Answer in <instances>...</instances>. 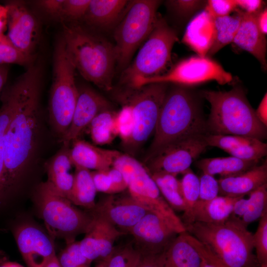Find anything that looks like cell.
<instances>
[{"mask_svg": "<svg viewBox=\"0 0 267 267\" xmlns=\"http://www.w3.org/2000/svg\"><path fill=\"white\" fill-rule=\"evenodd\" d=\"M41 65L33 64L20 76L16 110L4 139V198L19 188L34 162L40 139Z\"/></svg>", "mask_w": 267, "mask_h": 267, "instance_id": "6da1fadb", "label": "cell"}, {"mask_svg": "<svg viewBox=\"0 0 267 267\" xmlns=\"http://www.w3.org/2000/svg\"><path fill=\"white\" fill-rule=\"evenodd\" d=\"M208 134L198 97L187 87L175 85L166 94L145 162L179 140Z\"/></svg>", "mask_w": 267, "mask_h": 267, "instance_id": "7a4b0ae2", "label": "cell"}, {"mask_svg": "<svg viewBox=\"0 0 267 267\" xmlns=\"http://www.w3.org/2000/svg\"><path fill=\"white\" fill-rule=\"evenodd\" d=\"M62 37L75 69L82 76L101 89L111 90L116 64L114 45L75 23L63 24Z\"/></svg>", "mask_w": 267, "mask_h": 267, "instance_id": "3957f363", "label": "cell"}, {"mask_svg": "<svg viewBox=\"0 0 267 267\" xmlns=\"http://www.w3.org/2000/svg\"><path fill=\"white\" fill-rule=\"evenodd\" d=\"M201 94L211 105L207 121L208 134L242 135L262 141L266 138L267 127L258 120L241 88L203 90Z\"/></svg>", "mask_w": 267, "mask_h": 267, "instance_id": "277c9868", "label": "cell"}, {"mask_svg": "<svg viewBox=\"0 0 267 267\" xmlns=\"http://www.w3.org/2000/svg\"><path fill=\"white\" fill-rule=\"evenodd\" d=\"M186 231L207 246L223 267H247L257 259L253 253V233L241 219L230 216L224 222H194Z\"/></svg>", "mask_w": 267, "mask_h": 267, "instance_id": "5b68a950", "label": "cell"}, {"mask_svg": "<svg viewBox=\"0 0 267 267\" xmlns=\"http://www.w3.org/2000/svg\"><path fill=\"white\" fill-rule=\"evenodd\" d=\"M33 199L50 236L63 239L66 244L75 241L78 235L86 233L90 226L93 217L89 212L78 209L46 181L38 185Z\"/></svg>", "mask_w": 267, "mask_h": 267, "instance_id": "8992f818", "label": "cell"}, {"mask_svg": "<svg viewBox=\"0 0 267 267\" xmlns=\"http://www.w3.org/2000/svg\"><path fill=\"white\" fill-rule=\"evenodd\" d=\"M75 70L61 37L54 51L53 80L49 103L50 123L53 131L61 139L71 124L78 98Z\"/></svg>", "mask_w": 267, "mask_h": 267, "instance_id": "52a82bcc", "label": "cell"}, {"mask_svg": "<svg viewBox=\"0 0 267 267\" xmlns=\"http://www.w3.org/2000/svg\"><path fill=\"white\" fill-rule=\"evenodd\" d=\"M113 167L122 174L130 195L141 206L161 218L178 234L186 231L180 218L162 196L145 166L134 156L121 153Z\"/></svg>", "mask_w": 267, "mask_h": 267, "instance_id": "ba28073f", "label": "cell"}, {"mask_svg": "<svg viewBox=\"0 0 267 267\" xmlns=\"http://www.w3.org/2000/svg\"><path fill=\"white\" fill-rule=\"evenodd\" d=\"M161 2L157 0L129 1L123 17L114 31L116 64L125 69L136 49L153 30Z\"/></svg>", "mask_w": 267, "mask_h": 267, "instance_id": "9c48e42d", "label": "cell"}, {"mask_svg": "<svg viewBox=\"0 0 267 267\" xmlns=\"http://www.w3.org/2000/svg\"><path fill=\"white\" fill-rule=\"evenodd\" d=\"M129 89L120 96L123 104L132 111L134 125L131 137L124 146L134 156L154 134L168 84L153 83Z\"/></svg>", "mask_w": 267, "mask_h": 267, "instance_id": "30bf717a", "label": "cell"}, {"mask_svg": "<svg viewBox=\"0 0 267 267\" xmlns=\"http://www.w3.org/2000/svg\"><path fill=\"white\" fill-rule=\"evenodd\" d=\"M178 40L176 32L158 16L134 61L124 70L122 83L130 87L136 80L165 73L171 61L173 46Z\"/></svg>", "mask_w": 267, "mask_h": 267, "instance_id": "8fae6325", "label": "cell"}, {"mask_svg": "<svg viewBox=\"0 0 267 267\" xmlns=\"http://www.w3.org/2000/svg\"><path fill=\"white\" fill-rule=\"evenodd\" d=\"M232 80V75L218 62L209 56L197 55L180 61L161 75L136 80L129 88H137L153 83H172L187 87L210 81L223 85Z\"/></svg>", "mask_w": 267, "mask_h": 267, "instance_id": "7c38bea8", "label": "cell"}, {"mask_svg": "<svg viewBox=\"0 0 267 267\" xmlns=\"http://www.w3.org/2000/svg\"><path fill=\"white\" fill-rule=\"evenodd\" d=\"M205 135L189 136L170 145L146 163L147 170L150 174H183L208 147Z\"/></svg>", "mask_w": 267, "mask_h": 267, "instance_id": "4fadbf2b", "label": "cell"}, {"mask_svg": "<svg viewBox=\"0 0 267 267\" xmlns=\"http://www.w3.org/2000/svg\"><path fill=\"white\" fill-rule=\"evenodd\" d=\"M141 255H157L163 253L178 235L165 222L148 212L128 231Z\"/></svg>", "mask_w": 267, "mask_h": 267, "instance_id": "5bb4252c", "label": "cell"}, {"mask_svg": "<svg viewBox=\"0 0 267 267\" xmlns=\"http://www.w3.org/2000/svg\"><path fill=\"white\" fill-rule=\"evenodd\" d=\"M5 5L7 8V39L22 52L34 56L40 35L36 18L21 1L9 2Z\"/></svg>", "mask_w": 267, "mask_h": 267, "instance_id": "9a60e30c", "label": "cell"}, {"mask_svg": "<svg viewBox=\"0 0 267 267\" xmlns=\"http://www.w3.org/2000/svg\"><path fill=\"white\" fill-rule=\"evenodd\" d=\"M14 236L27 267H44L56 255L51 238L35 225H19L14 229Z\"/></svg>", "mask_w": 267, "mask_h": 267, "instance_id": "2e32d148", "label": "cell"}, {"mask_svg": "<svg viewBox=\"0 0 267 267\" xmlns=\"http://www.w3.org/2000/svg\"><path fill=\"white\" fill-rule=\"evenodd\" d=\"M110 102L91 88H78V98L71 124L61 139L63 143L69 144L79 139L91 121L99 113L111 109Z\"/></svg>", "mask_w": 267, "mask_h": 267, "instance_id": "e0dca14e", "label": "cell"}, {"mask_svg": "<svg viewBox=\"0 0 267 267\" xmlns=\"http://www.w3.org/2000/svg\"><path fill=\"white\" fill-rule=\"evenodd\" d=\"M91 213L106 219L113 225L128 233L148 211L130 195L111 194L89 210Z\"/></svg>", "mask_w": 267, "mask_h": 267, "instance_id": "ac0fdd59", "label": "cell"}, {"mask_svg": "<svg viewBox=\"0 0 267 267\" xmlns=\"http://www.w3.org/2000/svg\"><path fill=\"white\" fill-rule=\"evenodd\" d=\"M89 213L93 217L92 221L85 237L80 241V249L91 262L103 260L113 252L116 239L126 233L118 229L103 217Z\"/></svg>", "mask_w": 267, "mask_h": 267, "instance_id": "d6986e66", "label": "cell"}, {"mask_svg": "<svg viewBox=\"0 0 267 267\" xmlns=\"http://www.w3.org/2000/svg\"><path fill=\"white\" fill-rule=\"evenodd\" d=\"M204 138L208 146L219 148L231 156L241 160L259 161L267 154V143L256 138L210 134Z\"/></svg>", "mask_w": 267, "mask_h": 267, "instance_id": "ffe728a7", "label": "cell"}, {"mask_svg": "<svg viewBox=\"0 0 267 267\" xmlns=\"http://www.w3.org/2000/svg\"><path fill=\"white\" fill-rule=\"evenodd\" d=\"M121 152L102 148L78 139L72 142L70 157L73 166L94 171H105L113 166Z\"/></svg>", "mask_w": 267, "mask_h": 267, "instance_id": "44dd1931", "label": "cell"}, {"mask_svg": "<svg viewBox=\"0 0 267 267\" xmlns=\"http://www.w3.org/2000/svg\"><path fill=\"white\" fill-rule=\"evenodd\" d=\"M237 12L241 21L232 43L254 56L266 69L267 40L266 35L258 28L256 20L258 13L248 14L240 10Z\"/></svg>", "mask_w": 267, "mask_h": 267, "instance_id": "7402d4cb", "label": "cell"}, {"mask_svg": "<svg viewBox=\"0 0 267 267\" xmlns=\"http://www.w3.org/2000/svg\"><path fill=\"white\" fill-rule=\"evenodd\" d=\"M218 181L221 195L244 196L267 183V161L239 175L220 178Z\"/></svg>", "mask_w": 267, "mask_h": 267, "instance_id": "603a6c76", "label": "cell"}, {"mask_svg": "<svg viewBox=\"0 0 267 267\" xmlns=\"http://www.w3.org/2000/svg\"><path fill=\"white\" fill-rule=\"evenodd\" d=\"M70 149L69 144L63 143L61 148L45 164L46 181L56 192L68 200L74 182V174L70 172L73 166Z\"/></svg>", "mask_w": 267, "mask_h": 267, "instance_id": "cb8c5ba5", "label": "cell"}, {"mask_svg": "<svg viewBox=\"0 0 267 267\" xmlns=\"http://www.w3.org/2000/svg\"><path fill=\"white\" fill-rule=\"evenodd\" d=\"M214 34V18L204 10L188 24L182 41L198 55L206 56L213 44Z\"/></svg>", "mask_w": 267, "mask_h": 267, "instance_id": "d4e9b609", "label": "cell"}, {"mask_svg": "<svg viewBox=\"0 0 267 267\" xmlns=\"http://www.w3.org/2000/svg\"><path fill=\"white\" fill-rule=\"evenodd\" d=\"M242 197L244 196L233 197L218 195L207 201L198 200L192 209L187 223L184 226L194 222L222 223L230 217L235 202Z\"/></svg>", "mask_w": 267, "mask_h": 267, "instance_id": "484cf974", "label": "cell"}, {"mask_svg": "<svg viewBox=\"0 0 267 267\" xmlns=\"http://www.w3.org/2000/svg\"><path fill=\"white\" fill-rule=\"evenodd\" d=\"M128 2L125 0H90L82 19L92 28L110 29L124 14Z\"/></svg>", "mask_w": 267, "mask_h": 267, "instance_id": "4316f807", "label": "cell"}, {"mask_svg": "<svg viewBox=\"0 0 267 267\" xmlns=\"http://www.w3.org/2000/svg\"><path fill=\"white\" fill-rule=\"evenodd\" d=\"M184 233L178 234L159 255L161 267H200L202 259L186 239Z\"/></svg>", "mask_w": 267, "mask_h": 267, "instance_id": "83f0119b", "label": "cell"}, {"mask_svg": "<svg viewBox=\"0 0 267 267\" xmlns=\"http://www.w3.org/2000/svg\"><path fill=\"white\" fill-rule=\"evenodd\" d=\"M21 84L18 79L5 91L1 96L0 107V203L4 198V136L16 110L20 91Z\"/></svg>", "mask_w": 267, "mask_h": 267, "instance_id": "f1b7e54d", "label": "cell"}, {"mask_svg": "<svg viewBox=\"0 0 267 267\" xmlns=\"http://www.w3.org/2000/svg\"><path fill=\"white\" fill-rule=\"evenodd\" d=\"M259 161H247L232 156L204 158L196 163L203 173L221 178L234 176L241 174L258 164Z\"/></svg>", "mask_w": 267, "mask_h": 267, "instance_id": "f546056e", "label": "cell"}, {"mask_svg": "<svg viewBox=\"0 0 267 267\" xmlns=\"http://www.w3.org/2000/svg\"><path fill=\"white\" fill-rule=\"evenodd\" d=\"M75 167L74 182L69 200L74 205L91 210L95 206L97 192L91 173L90 170L82 167Z\"/></svg>", "mask_w": 267, "mask_h": 267, "instance_id": "4dcf8cb0", "label": "cell"}, {"mask_svg": "<svg viewBox=\"0 0 267 267\" xmlns=\"http://www.w3.org/2000/svg\"><path fill=\"white\" fill-rule=\"evenodd\" d=\"M241 21V17L238 12L234 15L214 18V38L207 56L213 55L225 46L232 43Z\"/></svg>", "mask_w": 267, "mask_h": 267, "instance_id": "1f68e13d", "label": "cell"}, {"mask_svg": "<svg viewBox=\"0 0 267 267\" xmlns=\"http://www.w3.org/2000/svg\"><path fill=\"white\" fill-rule=\"evenodd\" d=\"M116 114L112 109L105 110L97 114L91 121L88 128L95 144H109L118 136Z\"/></svg>", "mask_w": 267, "mask_h": 267, "instance_id": "d6a6232c", "label": "cell"}, {"mask_svg": "<svg viewBox=\"0 0 267 267\" xmlns=\"http://www.w3.org/2000/svg\"><path fill=\"white\" fill-rule=\"evenodd\" d=\"M165 200L175 212H184L185 209L180 180L177 176L165 173L150 174Z\"/></svg>", "mask_w": 267, "mask_h": 267, "instance_id": "836d02e7", "label": "cell"}, {"mask_svg": "<svg viewBox=\"0 0 267 267\" xmlns=\"http://www.w3.org/2000/svg\"><path fill=\"white\" fill-rule=\"evenodd\" d=\"M91 173L97 191L111 195L121 192L127 188L122 174L113 166L107 170Z\"/></svg>", "mask_w": 267, "mask_h": 267, "instance_id": "e575fe53", "label": "cell"}, {"mask_svg": "<svg viewBox=\"0 0 267 267\" xmlns=\"http://www.w3.org/2000/svg\"><path fill=\"white\" fill-rule=\"evenodd\" d=\"M183 175L180 184L185 209L180 219L184 225L187 223L192 209L199 199V178L190 168Z\"/></svg>", "mask_w": 267, "mask_h": 267, "instance_id": "d590c367", "label": "cell"}, {"mask_svg": "<svg viewBox=\"0 0 267 267\" xmlns=\"http://www.w3.org/2000/svg\"><path fill=\"white\" fill-rule=\"evenodd\" d=\"M249 195L247 210L241 218L247 226L267 214V183L253 191Z\"/></svg>", "mask_w": 267, "mask_h": 267, "instance_id": "8d00e7d4", "label": "cell"}, {"mask_svg": "<svg viewBox=\"0 0 267 267\" xmlns=\"http://www.w3.org/2000/svg\"><path fill=\"white\" fill-rule=\"evenodd\" d=\"M141 255L133 242L115 249L108 258L107 267H137Z\"/></svg>", "mask_w": 267, "mask_h": 267, "instance_id": "74e56055", "label": "cell"}, {"mask_svg": "<svg viewBox=\"0 0 267 267\" xmlns=\"http://www.w3.org/2000/svg\"><path fill=\"white\" fill-rule=\"evenodd\" d=\"M34 56L27 55L13 45L4 35L0 38V65L18 64L27 67L33 64Z\"/></svg>", "mask_w": 267, "mask_h": 267, "instance_id": "f35d334b", "label": "cell"}, {"mask_svg": "<svg viewBox=\"0 0 267 267\" xmlns=\"http://www.w3.org/2000/svg\"><path fill=\"white\" fill-rule=\"evenodd\" d=\"M60 267H90L91 262L82 253L80 241L66 244L57 257Z\"/></svg>", "mask_w": 267, "mask_h": 267, "instance_id": "ab89813d", "label": "cell"}, {"mask_svg": "<svg viewBox=\"0 0 267 267\" xmlns=\"http://www.w3.org/2000/svg\"><path fill=\"white\" fill-rule=\"evenodd\" d=\"M116 120L118 136L124 146L130 139L134 125L132 111L129 105L123 104L121 109L117 112Z\"/></svg>", "mask_w": 267, "mask_h": 267, "instance_id": "60d3db41", "label": "cell"}, {"mask_svg": "<svg viewBox=\"0 0 267 267\" xmlns=\"http://www.w3.org/2000/svg\"><path fill=\"white\" fill-rule=\"evenodd\" d=\"M253 244L257 261L267 263V214L260 218L257 230L253 234Z\"/></svg>", "mask_w": 267, "mask_h": 267, "instance_id": "b9f144b4", "label": "cell"}, {"mask_svg": "<svg viewBox=\"0 0 267 267\" xmlns=\"http://www.w3.org/2000/svg\"><path fill=\"white\" fill-rule=\"evenodd\" d=\"M90 1V0H64L61 21H75L82 19Z\"/></svg>", "mask_w": 267, "mask_h": 267, "instance_id": "7bdbcfd3", "label": "cell"}, {"mask_svg": "<svg viewBox=\"0 0 267 267\" xmlns=\"http://www.w3.org/2000/svg\"><path fill=\"white\" fill-rule=\"evenodd\" d=\"M199 178V199L202 201L211 200L219 195V185L214 176L203 173Z\"/></svg>", "mask_w": 267, "mask_h": 267, "instance_id": "ee69618b", "label": "cell"}, {"mask_svg": "<svg viewBox=\"0 0 267 267\" xmlns=\"http://www.w3.org/2000/svg\"><path fill=\"white\" fill-rule=\"evenodd\" d=\"M237 9L235 0H210L205 10L213 18L229 15Z\"/></svg>", "mask_w": 267, "mask_h": 267, "instance_id": "f6af8a7d", "label": "cell"}, {"mask_svg": "<svg viewBox=\"0 0 267 267\" xmlns=\"http://www.w3.org/2000/svg\"><path fill=\"white\" fill-rule=\"evenodd\" d=\"M204 2L197 0H171L167 5L179 16L185 17L199 9Z\"/></svg>", "mask_w": 267, "mask_h": 267, "instance_id": "bcb514c9", "label": "cell"}, {"mask_svg": "<svg viewBox=\"0 0 267 267\" xmlns=\"http://www.w3.org/2000/svg\"><path fill=\"white\" fill-rule=\"evenodd\" d=\"M64 0H42L38 1L42 9L49 16L61 21Z\"/></svg>", "mask_w": 267, "mask_h": 267, "instance_id": "7dc6e473", "label": "cell"}, {"mask_svg": "<svg viewBox=\"0 0 267 267\" xmlns=\"http://www.w3.org/2000/svg\"><path fill=\"white\" fill-rule=\"evenodd\" d=\"M237 8L248 14H257L261 10L263 1L261 0H235Z\"/></svg>", "mask_w": 267, "mask_h": 267, "instance_id": "c3c4849f", "label": "cell"}, {"mask_svg": "<svg viewBox=\"0 0 267 267\" xmlns=\"http://www.w3.org/2000/svg\"><path fill=\"white\" fill-rule=\"evenodd\" d=\"M255 114L260 122L267 126V93L264 95L256 110Z\"/></svg>", "mask_w": 267, "mask_h": 267, "instance_id": "681fc988", "label": "cell"}, {"mask_svg": "<svg viewBox=\"0 0 267 267\" xmlns=\"http://www.w3.org/2000/svg\"><path fill=\"white\" fill-rule=\"evenodd\" d=\"M159 255H141L137 267H161Z\"/></svg>", "mask_w": 267, "mask_h": 267, "instance_id": "f907efd6", "label": "cell"}, {"mask_svg": "<svg viewBox=\"0 0 267 267\" xmlns=\"http://www.w3.org/2000/svg\"><path fill=\"white\" fill-rule=\"evenodd\" d=\"M248 206V199L242 197L237 200L233 206L231 216H235L241 219L246 212Z\"/></svg>", "mask_w": 267, "mask_h": 267, "instance_id": "816d5d0a", "label": "cell"}, {"mask_svg": "<svg viewBox=\"0 0 267 267\" xmlns=\"http://www.w3.org/2000/svg\"><path fill=\"white\" fill-rule=\"evenodd\" d=\"M257 23L260 31L265 35L267 34V9L261 10L256 16Z\"/></svg>", "mask_w": 267, "mask_h": 267, "instance_id": "f5cc1de1", "label": "cell"}, {"mask_svg": "<svg viewBox=\"0 0 267 267\" xmlns=\"http://www.w3.org/2000/svg\"><path fill=\"white\" fill-rule=\"evenodd\" d=\"M8 66L6 65H0V91L4 85L8 76Z\"/></svg>", "mask_w": 267, "mask_h": 267, "instance_id": "db71d44e", "label": "cell"}, {"mask_svg": "<svg viewBox=\"0 0 267 267\" xmlns=\"http://www.w3.org/2000/svg\"><path fill=\"white\" fill-rule=\"evenodd\" d=\"M0 267H24L19 263L7 260H0Z\"/></svg>", "mask_w": 267, "mask_h": 267, "instance_id": "11a10c76", "label": "cell"}, {"mask_svg": "<svg viewBox=\"0 0 267 267\" xmlns=\"http://www.w3.org/2000/svg\"><path fill=\"white\" fill-rule=\"evenodd\" d=\"M44 267H60L57 256L54 255L45 265Z\"/></svg>", "mask_w": 267, "mask_h": 267, "instance_id": "9f6ffc18", "label": "cell"}, {"mask_svg": "<svg viewBox=\"0 0 267 267\" xmlns=\"http://www.w3.org/2000/svg\"><path fill=\"white\" fill-rule=\"evenodd\" d=\"M247 267H267V263H259L256 259L252 264Z\"/></svg>", "mask_w": 267, "mask_h": 267, "instance_id": "6f0895ef", "label": "cell"}, {"mask_svg": "<svg viewBox=\"0 0 267 267\" xmlns=\"http://www.w3.org/2000/svg\"><path fill=\"white\" fill-rule=\"evenodd\" d=\"M108 258L100 261L95 267H107Z\"/></svg>", "mask_w": 267, "mask_h": 267, "instance_id": "680465c9", "label": "cell"}, {"mask_svg": "<svg viewBox=\"0 0 267 267\" xmlns=\"http://www.w3.org/2000/svg\"><path fill=\"white\" fill-rule=\"evenodd\" d=\"M200 267H215L213 266L208 264L204 261L202 260V263Z\"/></svg>", "mask_w": 267, "mask_h": 267, "instance_id": "91938a15", "label": "cell"}, {"mask_svg": "<svg viewBox=\"0 0 267 267\" xmlns=\"http://www.w3.org/2000/svg\"><path fill=\"white\" fill-rule=\"evenodd\" d=\"M2 254L1 251L0 250V256Z\"/></svg>", "mask_w": 267, "mask_h": 267, "instance_id": "94428289", "label": "cell"}]
</instances>
